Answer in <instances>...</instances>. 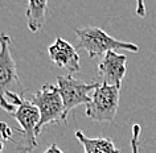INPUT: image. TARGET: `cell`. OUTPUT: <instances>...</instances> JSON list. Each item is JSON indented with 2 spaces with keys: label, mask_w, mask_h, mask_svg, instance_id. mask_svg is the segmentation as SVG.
Returning a JSON list of instances; mask_svg holds the SVG:
<instances>
[{
  "label": "cell",
  "mask_w": 156,
  "mask_h": 153,
  "mask_svg": "<svg viewBox=\"0 0 156 153\" xmlns=\"http://www.w3.org/2000/svg\"><path fill=\"white\" fill-rule=\"evenodd\" d=\"M76 36L78 40L77 48L86 50L90 58L103 57L108 52H118V50L138 52L139 50L138 45L116 40L98 26H86V28L76 29Z\"/></svg>",
  "instance_id": "obj_1"
},
{
  "label": "cell",
  "mask_w": 156,
  "mask_h": 153,
  "mask_svg": "<svg viewBox=\"0 0 156 153\" xmlns=\"http://www.w3.org/2000/svg\"><path fill=\"white\" fill-rule=\"evenodd\" d=\"M30 102L36 106L40 112V123L36 128V136L40 135L44 127L48 124H58L61 121L68 120L64 100L57 86L45 83L36 94H33Z\"/></svg>",
  "instance_id": "obj_2"
},
{
  "label": "cell",
  "mask_w": 156,
  "mask_h": 153,
  "mask_svg": "<svg viewBox=\"0 0 156 153\" xmlns=\"http://www.w3.org/2000/svg\"><path fill=\"white\" fill-rule=\"evenodd\" d=\"M11 46L12 38L8 34L0 33V107L9 115L16 110L7 102V94L17 92L16 87H21V81L17 74L16 62L11 53Z\"/></svg>",
  "instance_id": "obj_3"
},
{
  "label": "cell",
  "mask_w": 156,
  "mask_h": 153,
  "mask_svg": "<svg viewBox=\"0 0 156 153\" xmlns=\"http://www.w3.org/2000/svg\"><path fill=\"white\" fill-rule=\"evenodd\" d=\"M120 87L99 82L86 106V116L94 121H112L119 108Z\"/></svg>",
  "instance_id": "obj_4"
},
{
  "label": "cell",
  "mask_w": 156,
  "mask_h": 153,
  "mask_svg": "<svg viewBox=\"0 0 156 153\" xmlns=\"http://www.w3.org/2000/svg\"><path fill=\"white\" fill-rule=\"evenodd\" d=\"M11 116L19 123L20 128L16 131L20 133V139L17 141V151L21 153H29L37 148L36 128L40 123V112L37 107L28 99H23L16 111L11 113Z\"/></svg>",
  "instance_id": "obj_5"
},
{
  "label": "cell",
  "mask_w": 156,
  "mask_h": 153,
  "mask_svg": "<svg viewBox=\"0 0 156 153\" xmlns=\"http://www.w3.org/2000/svg\"><path fill=\"white\" fill-rule=\"evenodd\" d=\"M99 82H86L77 79L72 74L68 75H58L57 77V87L60 90V94L64 100L65 112L69 115V112L78 106H87L91 99L93 91L98 87Z\"/></svg>",
  "instance_id": "obj_6"
},
{
  "label": "cell",
  "mask_w": 156,
  "mask_h": 153,
  "mask_svg": "<svg viewBox=\"0 0 156 153\" xmlns=\"http://www.w3.org/2000/svg\"><path fill=\"white\" fill-rule=\"evenodd\" d=\"M127 56L118 52L105 54L98 65V75L101 82L110 86L122 87V81L127 73Z\"/></svg>",
  "instance_id": "obj_7"
},
{
  "label": "cell",
  "mask_w": 156,
  "mask_h": 153,
  "mask_svg": "<svg viewBox=\"0 0 156 153\" xmlns=\"http://www.w3.org/2000/svg\"><path fill=\"white\" fill-rule=\"evenodd\" d=\"M48 56L57 68L68 70L69 74L81 70L80 53L70 42L62 37H57L53 44L48 46Z\"/></svg>",
  "instance_id": "obj_8"
},
{
  "label": "cell",
  "mask_w": 156,
  "mask_h": 153,
  "mask_svg": "<svg viewBox=\"0 0 156 153\" xmlns=\"http://www.w3.org/2000/svg\"><path fill=\"white\" fill-rule=\"evenodd\" d=\"M76 137L82 144L83 153H120L114 141L106 137H87L82 131H77Z\"/></svg>",
  "instance_id": "obj_9"
},
{
  "label": "cell",
  "mask_w": 156,
  "mask_h": 153,
  "mask_svg": "<svg viewBox=\"0 0 156 153\" xmlns=\"http://www.w3.org/2000/svg\"><path fill=\"white\" fill-rule=\"evenodd\" d=\"M46 11H48V2L44 0H30L28 2L25 11V17H27V25L28 29L33 33H37L45 24V17H46Z\"/></svg>",
  "instance_id": "obj_10"
},
{
  "label": "cell",
  "mask_w": 156,
  "mask_h": 153,
  "mask_svg": "<svg viewBox=\"0 0 156 153\" xmlns=\"http://www.w3.org/2000/svg\"><path fill=\"white\" fill-rule=\"evenodd\" d=\"M12 129L8 127V124L4 121H0V153L4 152L5 143L12 141Z\"/></svg>",
  "instance_id": "obj_11"
},
{
  "label": "cell",
  "mask_w": 156,
  "mask_h": 153,
  "mask_svg": "<svg viewBox=\"0 0 156 153\" xmlns=\"http://www.w3.org/2000/svg\"><path fill=\"white\" fill-rule=\"evenodd\" d=\"M140 132H142V127L140 124H134L131 131V153H140L139 151V139H140Z\"/></svg>",
  "instance_id": "obj_12"
},
{
  "label": "cell",
  "mask_w": 156,
  "mask_h": 153,
  "mask_svg": "<svg viewBox=\"0 0 156 153\" xmlns=\"http://www.w3.org/2000/svg\"><path fill=\"white\" fill-rule=\"evenodd\" d=\"M44 153H65V152H62V151H61V148L58 147L57 144H52Z\"/></svg>",
  "instance_id": "obj_13"
}]
</instances>
